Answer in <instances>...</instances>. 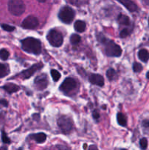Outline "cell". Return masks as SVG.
I'll use <instances>...</instances> for the list:
<instances>
[{"instance_id": "cell-1", "label": "cell", "mask_w": 149, "mask_h": 150, "mask_svg": "<svg viewBox=\"0 0 149 150\" xmlns=\"http://www.w3.org/2000/svg\"><path fill=\"white\" fill-rule=\"evenodd\" d=\"M22 48L26 52L33 54H39L42 51V45L39 40L34 38H26L21 41Z\"/></svg>"}, {"instance_id": "cell-2", "label": "cell", "mask_w": 149, "mask_h": 150, "mask_svg": "<svg viewBox=\"0 0 149 150\" xmlns=\"http://www.w3.org/2000/svg\"><path fill=\"white\" fill-rule=\"evenodd\" d=\"M101 42H103L105 45V53L108 57H118L122 54V50H121V47L117 45L113 41L107 40L105 38H102Z\"/></svg>"}, {"instance_id": "cell-3", "label": "cell", "mask_w": 149, "mask_h": 150, "mask_svg": "<svg viewBox=\"0 0 149 150\" xmlns=\"http://www.w3.org/2000/svg\"><path fill=\"white\" fill-rule=\"evenodd\" d=\"M8 10L12 15L20 16L26 10V5L22 0H9Z\"/></svg>"}, {"instance_id": "cell-4", "label": "cell", "mask_w": 149, "mask_h": 150, "mask_svg": "<svg viewBox=\"0 0 149 150\" xmlns=\"http://www.w3.org/2000/svg\"><path fill=\"white\" fill-rule=\"evenodd\" d=\"M58 18L64 23H70L74 18V12L68 6L62 7L58 13Z\"/></svg>"}, {"instance_id": "cell-5", "label": "cell", "mask_w": 149, "mask_h": 150, "mask_svg": "<svg viewBox=\"0 0 149 150\" xmlns=\"http://www.w3.org/2000/svg\"><path fill=\"white\" fill-rule=\"evenodd\" d=\"M47 40L52 46L60 47L63 43V37L61 34L55 29L49 31L47 35Z\"/></svg>"}, {"instance_id": "cell-6", "label": "cell", "mask_w": 149, "mask_h": 150, "mask_svg": "<svg viewBox=\"0 0 149 150\" xmlns=\"http://www.w3.org/2000/svg\"><path fill=\"white\" fill-rule=\"evenodd\" d=\"M58 125L61 131L67 134L70 133L72 128V122L68 117L62 116L58 120Z\"/></svg>"}, {"instance_id": "cell-7", "label": "cell", "mask_w": 149, "mask_h": 150, "mask_svg": "<svg viewBox=\"0 0 149 150\" xmlns=\"http://www.w3.org/2000/svg\"><path fill=\"white\" fill-rule=\"evenodd\" d=\"M77 87V82L72 78H67L61 83L60 89L64 92H70Z\"/></svg>"}, {"instance_id": "cell-8", "label": "cell", "mask_w": 149, "mask_h": 150, "mask_svg": "<svg viewBox=\"0 0 149 150\" xmlns=\"http://www.w3.org/2000/svg\"><path fill=\"white\" fill-rule=\"evenodd\" d=\"M38 25H39V21L37 18L34 16H29L23 21L21 26L24 29H34L37 27Z\"/></svg>"}, {"instance_id": "cell-9", "label": "cell", "mask_w": 149, "mask_h": 150, "mask_svg": "<svg viewBox=\"0 0 149 150\" xmlns=\"http://www.w3.org/2000/svg\"><path fill=\"white\" fill-rule=\"evenodd\" d=\"M42 66L43 65H42V63H37V64H34V65L32 66L30 68L27 69V70H24V71H23L22 73H20V76L23 79H29V78H30L34 73H36V72L38 71L39 70H40L41 67H42Z\"/></svg>"}, {"instance_id": "cell-10", "label": "cell", "mask_w": 149, "mask_h": 150, "mask_svg": "<svg viewBox=\"0 0 149 150\" xmlns=\"http://www.w3.org/2000/svg\"><path fill=\"white\" fill-rule=\"evenodd\" d=\"M48 77L45 74H42L40 76H37L34 80V85L37 87V89L39 90L45 89L48 86Z\"/></svg>"}, {"instance_id": "cell-11", "label": "cell", "mask_w": 149, "mask_h": 150, "mask_svg": "<svg viewBox=\"0 0 149 150\" xmlns=\"http://www.w3.org/2000/svg\"><path fill=\"white\" fill-rule=\"evenodd\" d=\"M89 81L94 85L102 86L105 84V81L103 77L99 74H91L89 76Z\"/></svg>"}, {"instance_id": "cell-12", "label": "cell", "mask_w": 149, "mask_h": 150, "mask_svg": "<svg viewBox=\"0 0 149 150\" xmlns=\"http://www.w3.org/2000/svg\"><path fill=\"white\" fill-rule=\"evenodd\" d=\"M130 12H134L137 10V6L131 0H117Z\"/></svg>"}, {"instance_id": "cell-13", "label": "cell", "mask_w": 149, "mask_h": 150, "mask_svg": "<svg viewBox=\"0 0 149 150\" xmlns=\"http://www.w3.org/2000/svg\"><path fill=\"white\" fill-rule=\"evenodd\" d=\"M3 89H4L7 93L12 94V93H14V92H18V91L20 89V87H19L18 85L15 84V83H6L5 85H4Z\"/></svg>"}, {"instance_id": "cell-14", "label": "cell", "mask_w": 149, "mask_h": 150, "mask_svg": "<svg viewBox=\"0 0 149 150\" xmlns=\"http://www.w3.org/2000/svg\"><path fill=\"white\" fill-rule=\"evenodd\" d=\"M138 57L143 62H147L149 59V52L146 49H141L138 52Z\"/></svg>"}, {"instance_id": "cell-15", "label": "cell", "mask_w": 149, "mask_h": 150, "mask_svg": "<svg viewBox=\"0 0 149 150\" xmlns=\"http://www.w3.org/2000/svg\"><path fill=\"white\" fill-rule=\"evenodd\" d=\"M74 27L77 32H83L86 30V23L83 21L77 20L74 23Z\"/></svg>"}, {"instance_id": "cell-16", "label": "cell", "mask_w": 149, "mask_h": 150, "mask_svg": "<svg viewBox=\"0 0 149 150\" xmlns=\"http://www.w3.org/2000/svg\"><path fill=\"white\" fill-rule=\"evenodd\" d=\"M32 137L33 138V139H34L37 143L39 144H42L44 143L46 140V135L43 133H37V134H34L32 135Z\"/></svg>"}, {"instance_id": "cell-17", "label": "cell", "mask_w": 149, "mask_h": 150, "mask_svg": "<svg viewBox=\"0 0 149 150\" xmlns=\"http://www.w3.org/2000/svg\"><path fill=\"white\" fill-rule=\"evenodd\" d=\"M118 21L119 22V23L122 25H129L130 23V20L129 18L127 16L125 15L120 14L118 17Z\"/></svg>"}, {"instance_id": "cell-18", "label": "cell", "mask_w": 149, "mask_h": 150, "mask_svg": "<svg viewBox=\"0 0 149 150\" xmlns=\"http://www.w3.org/2000/svg\"><path fill=\"white\" fill-rule=\"evenodd\" d=\"M117 121L120 125L125 127L127 125V118L122 113H118L117 114Z\"/></svg>"}, {"instance_id": "cell-19", "label": "cell", "mask_w": 149, "mask_h": 150, "mask_svg": "<svg viewBox=\"0 0 149 150\" xmlns=\"http://www.w3.org/2000/svg\"><path fill=\"white\" fill-rule=\"evenodd\" d=\"M9 73L8 67L5 65L0 63V79L7 76Z\"/></svg>"}, {"instance_id": "cell-20", "label": "cell", "mask_w": 149, "mask_h": 150, "mask_svg": "<svg viewBox=\"0 0 149 150\" xmlns=\"http://www.w3.org/2000/svg\"><path fill=\"white\" fill-rule=\"evenodd\" d=\"M80 39H81V38H80V37L78 35L74 34V35H72L70 37V42H71V43L73 44V45H76V44H77L80 42Z\"/></svg>"}, {"instance_id": "cell-21", "label": "cell", "mask_w": 149, "mask_h": 150, "mask_svg": "<svg viewBox=\"0 0 149 150\" xmlns=\"http://www.w3.org/2000/svg\"><path fill=\"white\" fill-rule=\"evenodd\" d=\"M9 56H10V53L8 52V51L4 48L0 50V58L2 60H7L8 59Z\"/></svg>"}, {"instance_id": "cell-22", "label": "cell", "mask_w": 149, "mask_h": 150, "mask_svg": "<svg viewBox=\"0 0 149 150\" xmlns=\"http://www.w3.org/2000/svg\"><path fill=\"white\" fill-rule=\"evenodd\" d=\"M116 76V72L113 70V69H109L107 71V77L108 78L110 81H112L115 78Z\"/></svg>"}, {"instance_id": "cell-23", "label": "cell", "mask_w": 149, "mask_h": 150, "mask_svg": "<svg viewBox=\"0 0 149 150\" xmlns=\"http://www.w3.org/2000/svg\"><path fill=\"white\" fill-rule=\"evenodd\" d=\"M51 73L54 81H58L60 79V78H61V74H60L59 72H58L57 70H52L51 71Z\"/></svg>"}, {"instance_id": "cell-24", "label": "cell", "mask_w": 149, "mask_h": 150, "mask_svg": "<svg viewBox=\"0 0 149 150\" xmlns=\"http://www.w3.org/2000/svg\"><path fill=\"white\" fill-rule=\"evenodd\" d=\"M143 70V66L138 62H134L133 64V70H134L135 73H139L141 70Z\"/></svg>"}, {"instance_id": "cell-25", "label": "cell", "mask_w": 149, "mask_h": 150, "mask_svg": "<svg viewBox=\"0 0 149 150\" xmlns=\"http://www.w3.org/2000/svg\"><path fill=\"white\" fill-rule=\"evenodd\" d=\"M1 26L2 27V29L4 30L7 31V32H13V31L15 30V27L13 26H10V25L4 24V23H2L1 25Z\"/></svg>"}, {"instance_id": "cell-26", "label": "cell", "mask_w": 149, "mask_h": 150, "mask_svg": "<svg viewBox=\"0 0 149 150\" xmlns=\"http://www.w3.org/2000/svg\"><path fill=\"white\" fill-rule=\"evenodd\" d=\"M140 147L142 148L143 149H145L148 146V141L147 139L143 138L140 141Z\"/></svg>"}, {"instance_id": "cell-27", "label": "cell", "mask_w": 149, "mask_h": 150, "mask_svg": "<svg viewBox=\"0 0 149 150\" xmlns=\"http://www.w3.org/2000/svg\"><path fill=\"white\" fill-rule=\"evenodd\" d=\"M1 139H2V142H4V144H10V140L8 138V136H7V134L5 133V132L2 131V133H1Z\"/></svg>"}, {"instance_id": "cell-28", "label": "cell", "mask_w": 149, "mask_h": 150, "mask_svg": "<svg viewBox=\"0 0 149 150\" xmlns=\"http://www.w3.org/2000/svg\"><path fill=\"white\" fill-rule=\"evenodd\" d=\"M129 34V31L127 30V29H123L121 32H120V37L122 38H125L128 36Z\"/></svg>"}, {"instance_id": "cell-29", "label": "cell", "mask_w": 149, "mask_h": 150, "mask_svg": "<svg viewBox=\"0 0 149 150\" xmlns=\"http://www.w3.org/2000/svg\"><path fill=\"white\" fill-rule=\"evenodd\" d=\"M143 127H145V128L149 129V120H145L143 122Z\"/></svg>"}, {"instance_id": "cell-30", "label": "cell", "mask_w": 149, "mask_h": 150, "mask_svg": "<svg viewBox=\"0 0 149 150\" xmlns=\"http://www.w3.org/2000/svg\"><path fill=\"white\" fill-rule=\"evenodd\" d=\"M93 118H94V119H98L99 117V113H98L97 111H94L93 112Z\"/></svg>"}, {"instance_id": "cell-31", "label": "cell", "mask_w": 149, "mask_h": 150, "mask_svg": "<svg viewBox=\"0 0 149 150\" xmlns=\"http://www.w3.org/2000/svg\"><path fill=\"white\" fill-rule=\"evenodd\" d=\"M0 103H1V104H2L3 105H4V106H7V105H8V103H7V101L5 100H0Z\"/></svg>"}, {"instance_id": "cell-32", "label": "cell", "mask_w": 149, "mask_h": 150, "mask_svg": "<svg viewBox=\"0 0 149 150\" xmlns=\"http://www.w3.org/2000/svg\"><path fill=\"white\" fill-rule=\"evenodd\" d=\"M37 1H39V2H45V0H37Z\"/></svg>"}, {"instance_id": "cell-33", "label": "cell", "mask_w": 149, "mask_h": 150, "mask_svg": "<svg viewBox=\"0 0 149 150\" xmlns=\"http://www.w3.org/2000/svg\"><path fill=\"white\" fill-rule=\"evenodd\" d=\"M146 76H147V78H148V79H149V71L148 72V73H147V75H146Z\"/></svg>"}, {"instance_id": "cell-34", "label": "cell", "mask_w": 149, "mask_h": 150, "mask_svg": "<svg viewBox=\"0 0 149 150\" xmlns=\"http://www.w3.org/2000/svg\"><path fill=\"white\" fill-rule=\"evenodd\" d=\"M86 147H87V145L84 144V146H83V148H84V149H85V148H86Z\"/></svg>"}, {"instance_id": "cell-35", "label": "cell", "mask_w": 149, "mask_h": 150, "mask_svg": "<svg viewBox=\"0 0 149 150\" xmlns=\"http://www.w3.org/2000/svg\"><path fill=\"white\" fill-rule=\"evenodd\" d=\"M148 25H149V18H148Z\"/></svg>"}]
</instances>
